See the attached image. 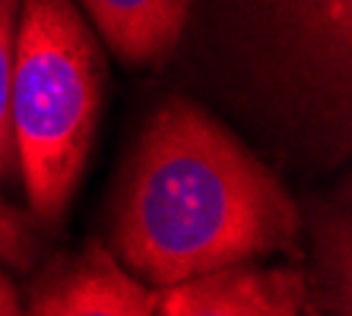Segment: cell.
<instances>
[{
    "label": "cell",
    "mask_w": 352,
    "mask_h": 316,
    "mask_svg": "<svg viewBox=\"0 0 352 316\" xmlns=\"http://www.w3.org/2000/svg\"><path fill=\"white\" fill-rule=\"evenodd\" d=\"M295 234L283 184L210 114L172 98L149 117L115 221L118 253L143 282L251 263L289 250Z\"/></svg>",
    "instance_id": "obj_1"
},
{
    "label": "cell",
    "mask_w": 352,
    "mask_h": 316,
    "mask_svg": "<svg viewBox=\"0 0 352 316\" xmlns=\"http://www.w3.org/2000/svg\"><path fill=\"white\" fill-rule=\"evenodd\" d=\"M102 57L70 0H19L13 57V143L32 215L58 221L96 139Z\"/></svg>",
    "instance_id": "obj_2"
},
{
    "label": "cell",
    "mask_w": 352,
    "mask_h": 316,
    "mask_svg": "<svg viewBox=\"0 0 352 316\" xmlns=\"http://www.w3.org/2000/svg\"><path fill=\"white\" fill-rule=\"evenodd\" d=\"M283 80L333 117L349 105L352 0H261Z\"/></svg>",
    "instance_id": "obj_3"
},
{
    "label": "cell",
    "mask_w": 352,
    "mask_h": 316,
    "mask_svg": "<svg viewBox=\"0 0 352 316\" xmlns=\"http://www.w3.org/2000/svg\"><path fill=\"white\" fill-rule=\"evenodd\" d=\"M308 304L298 269H257L248 263L210 269L159 288L156 313L165 316H295Z\"/></svg>",
    "instance_id": "obj_4"
},
{
    "label": "cell",
    "mask_w": 352,
    "mask_h": 316,
    "mask_svg": "<svg viewBox=\"0 0 352 316\" xmlns=\"http://www.w3.org/2000/svg\"><path fill=\"white\" fill-rule=\"evenodd\" d=\"M159 288L127 276L118 260L92 241L76 256L51 263L35 282L29 313L38 316H149L156 313Z\"/></svg>",
    "instance_id": "obj_5"
},
{
    "label": "cell",
    "mask_w": 352,
    "mask_h": 316,
    "mask_svg": "<svg viewBox=\"0 0 352 316\" xmlns=\"http://www.w3.org/2000/svg\"><path fill=\"white\" fill-rule=\"evenodd\" d=\"M108 48L131 66H162L178 48L194 0H80Z\"/></svg>",
    "instance_id": "obj_6"
},
{
    "label": "cell",
    "mask_w": 352,
    "mask_h": 316,
    "mask_svg": "<svg viewBox=\"0 0 352 316\" xmlns=\"http://www.w3.org/2000/svg\"><path fill=\"white\" fill-rule=\"evenodd\" d=\"M16 23H19V0H0V178H13L16 174V143H13V117H10Z\"/></svg>",
    "instance_id": "obj_7"
},
{
    "label": "cell",
    "mask_w": 352,
    "mask_h": 316,
    "mask_svg": "<svg viewBox=\"0 0 352 316\" xmlns=\"http://www.w3.org/2000/svg\"><path fill=\"white\" fill-rule=\"evenodd\" d=\"M32 250V231L25 228V221L10 206L0 203V260L13 263V266H29Z\"/></svg>",
    "instance_id": "obj_8"
},
{
    "label": "cell",
    "mask_w": 352,
    "mask_h": 316,
    "mask_svg": "<svg viewBox=\"0 0 352 316\" xmlns=\"http://www.w3.org/2000/svg\"><path fill=\"white\" fill-rule=\"evenodd\" d=\"M19 313V297H16V288L10 282L3 272H0V316H13Z\"/></svg>",
    "instance_id": "obj_9"
}]
</instances>
